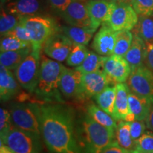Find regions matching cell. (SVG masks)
<instances>
[{
	"mask_svg": "<svg viewBox=\"0 0 153 153\" xmlns=\"http://www.w3.org/2000/svg\"><path fill=\"white\" fill-rule=\"evenodd\" d=\"M41 135L48 149L53 153H83L76 131L74 112L60 104L40 105Z\"/></svg>",
	"mask_w": 153,
	"mask_h": 153,
	"instance_id": "obj_1",
	"label": "cell"
},
{
	"mask_svg": "<svg viewBox=\"0 0 153 153\" xmlns=\"http://www.w3.org/2000/svg\"><path fill=\"white\" fill-rule=\"evenodd\" d=\"M76 131L83 153H101L114 140L115 132L96 122L87 114L76 122Z\"/></svg>",
	"mask_w": 153,
	"mask_h": 153,
	"instance_id": "obj_2",
	"label": "cell"
},
{
	"mask_svg": "<svg viewBox=\"0 0 153 153\" xmlns=\"http://www.w3.org/2000/svg\"><path fill=\"white\" fill-rule=\"evenodd\" d=\"M65 66L60 62L41 55L39 77L36 95L46 102L63 103L59 83Z\"/></svg>",
	"mask_w": 153,
	"mask_h": 153,
	"instance_id": "obj_3",
	"label": "cell"
},
{
	"mask_svg": "<svg viewBox=\"0 0 153 153\" xmlns=\"http://www.w3.org/2000/svg\"><path fill=\"white\" fill-rule=\"evenodd\" d=\"M0 136L1 143L15 153H41L43 150L40 134L14 127Z\"/></svg>",
	"mask_w": 153,
	"mask_h": 153,
	"instance_id": "obj_4",
	"label": "cell"
},
{
	"mask_svg": "<svg viewBox=\"0 0 153 153\" xmlns=\"http://www.w3.org/2000/svg\"><path fill=\"white\" fill-rule=\"evenodd\" d=\"M20 24L29 31L34 51H41L45 42L60 29L53 19L41 15L21 17Z\"/></svg>",
	"mask_w": 153,
	"mask_h": 153,
	"instance_id": "obj_5",
	"label": "cell"
},
{
	"mask_svg": "<svg viewBox=\"0 0 153 153\" xmlns=\"http://www.w3.org/2000/svg\"><path fill=\"white\" fill-rule=\"evenodd\" d=\"M9 112L14 127L41 135L40 105L35 103H14L11 105Z\"/></svg>",
	"mask_w": 153,
	"mask_h": 153,
	"instance_id": "obj_6",
	"label": "cell"
},
{
	"mask_svg": "<svg viewBox=\"0 0 153 153\" xmlns=\"http://www.w3.org/2000/svg\"><path fill=\"white\" fill-rule=\"evenodd\" d=\"M41 66V51H33L14 70L15 77L21 87L34 93L37 87Z\"/></svg>",
	"mask_w": 153,
	"mask_h": 153,
	"instance_id": "obj_7",
	"label": "cell"
},
{
	"mask_svg": "<svg viewBox=\"0 0 153 153\" xmlns=\"http://www.w3.org/2000/svg\"><path fill=\"white\" fill-rule=\"evenodd\" d=\"M130 91L153 103V72L144 65L132 70L127 81Z\"/></svg>",
	"mask_w": 153,
	"mask_h": 153,
	"instance_id": "obj_8",
	"label": "cell"
},
{
	"mask_svg": "<svg viewBox=\"0 0 153 153\" xmlns=\"http://www.w3.org/2000/svg\"><path fill=\"white\" fill-rule=\"evenodd\" d=\"M138 21V16L133 6L115 3L110 18L106 24L114 31L133 29Z\"/></svg>",
	"mask_w": 153,
	"mask_h": 153,
	"instance_id": "obj_9",
	"label": "cell"
},
{
	"mask_svg": "<svg viewBox=\"0 0 153 153\" xmlns=\"http://www.w3.org/2000/svg\"><path fill=\"white\" fill-rule=\"evenodd\" d=\"M82 75L77 70L65 67L61 74L59 88L60 92L67 99H85L82 87Z\"/></svg>",
	"mask_w": 153,
	"mask_h": 153,
	"instance_id": "obj_10",
	"label": "cell"
},
{
	"mask_svg": "<svg viewBox=\"0 0 153 153\" xmlns=\"http://www.w3.org/2000/svg\"><path fill=\"white\" fill-rule=\"evenodd\" d=\"M73 45L71 40L59 30L44 44L43 52L50 58L62 62L67 60Z\"/></svg>",
	"mask_w": 153,
	"mask_h": 153,
	"instance_id": "obj_11",
	"label": "cell"
},
{
	"mask_svg": "<svg viewBox=\"0 0 153 153\" xmlns=\"http://www.w3.org/2000/svg\"><path fill=\"white\" fill-rule=\"evenodd\" d=\"M102 70L108 76L111 83H123L131 73V68L127 60L116 55L106 56Z\"/></svg>",
	"mask_w": 153,
	"mask_h": 153,
	"instance_id": "obj_12",
	"label": "cell"
},
{
	"mask_svg": "<svg viewBox=\"0 0 153 153\" xmlns=\"http://www.w3.org/2000/svg\"><path fill=\"white\" fill-rule=\"evenodd\" d=\"M61 15L70 26L93 28L88 12L87 0H72Z\"/></svg>",
	"mask_w": 153,
	"mask_h": 153,
	"instance_id": "obj_13",
	"label": "cell"
},
{
	"mask_svg": "<svg viewBox=\"0 0 153 153\" xmlns=\"http://www.w3.org/2000/svg\"><path fill=\"white\" fill-rule=\"evenodd\" d=\"M115 41L116 31L106 23H104L94 37L91 47L101 56H110L114 55Z\"/></svg>",
	"mask_w": 153,
	"mask_h": 153,
	"instance_id": "obj_14",
	"label": "cell"
},
{
	"mask_svg": "<svg viewBox=\"0 0 153 153\" xmlns=\"http://www.w3.org/2000/svg\"><path fill=\"white\" fill-rule=\"evenodd\" d=\"M110 82L104 70L82 74V87L85 98L95 97L108 87Z\"/></svg>",
	"mask_w": 153,
	"mask_h": 153,
	"instance_id": "obj_15",
	"label": "cell"
},
{
	"mask_svg": "<svg viewBox=\"0 0 153 153\" xmlns=\"http://www.w3.org/2000/svg\"><path fill=\"white\" fill-rule=\"evenodd\" d=\"M114 5L115 2L114 1L87 0L88 12L94 29L97 30L101 24L108 22Z\"/></svg>",
	"mask_w": 153,
	"mask_h": 153,
	"instance_id": "obj_16",
	"label": "cell"
},
{
	"mask_svg": "<svg viewBox=\"0 0 153 153\" xmlns=\"http://www.w3.org/2000/svg\"><path fill=\"white\" fill-rule=\"evenodd\" d=\"M1 7L19 17L35 16L43 10V0H9Z\"/></svg>",
	"mask_w": 153,
	"mask_h": 153,
	"instance_id": "obj_17",
	"label": "cell"
},
{
	"mask_svg": "<svg viewBox=\"0 0 153 153\" xmlns=\"http://www.w3.org/2000/svg\"><path fill=\"white\" fill-rule=\"evenodd\" d=\"M20 85L11 70L0 65V97L1 101H7L20 92Z\"/></svg>",
	"mask_w": 153,
	"mask_h": 153,
	"instance_id": "obj_18",
	"label": "cell"
},
{
	"mask_svg": "<svg viewBox=\"0 0 153 153\" xmlns=\"http://www.w3.org/2000/svg\"><path fill=\"white\" fill-rule=\"evenodd\" d=\"M116 98L113 118L116 121L125 120L130 113L128 105L130 89L125 82L116 84Z\"/></svg>",
	"mask_w": 153,
	"mask_h": 153,
	"instance_id": "obj_19",
	"label": "cell"
},
{
	"mask_svg": "<svg viewBox=\"0 0 153 153\" xmlns=\"http://www.w3.org/2000/svg\"><path fill=\"white\" fill-rule=\"evenodd\" d=\"M146 52V43L139 38L133 35V41L131 47L124 56L131 66V70L143 65Z\"/></svg>",
	"mask_w": 153,
	"mask_h": 153,
	"instance_id": "obj_20",
	"label": "cell"
},
{
	"mask_svg": "<svg viewBox=\"0 0 153 153\" xmlns=\"http://www.w3.org/2000/svg\"><path fill=\"white\" fill-rule=\"evenodd\" d=\"M152 103L148 99L130 91L128 105L130 113L135 116V120H146Z\"/></svg>",
	"mask_w": 153,
	"mask_h": 153,
	"instance_id": "obj_21",
	"label": "cell"
},
{
	"mask_svg": "<svg viewBox=\"0 0 153 153\" xmlns=\"http://www.w3.org/2000/svg\"><path fill=\"white\" fill-rule=\"evenodd\" d=\"M60 31L65 34L73 43L87 45L93 37L96 30L93 28L79 27V26H68L60 28Z\"/></svg>",
	"mask_w": 153,
	"mask_h": 153,
	"instance_id": "obj_22",
	"label": "cell"
},
{
	"mask_svg": "<svg viewBox=\"0 0 153 153\" xmlns=\"http://www.w3.org/2000/svg\"><path fill=\"white\" fill-rule=\"evenodd\" d=\"M33 51L32 46L13 51L1 52L0 62L1 65L9 70H15L24 59Z\"/></svg>",
	"mask_w": 153,
	"mask_h": 153,
	"instance_id": "obj_23",
	"label": "cell"
},
{
	"mask_svg": "<svg viewBox=\"0 0 153 153\" xmlns=\"http://www.w3.org/2000/svg\"><path fill=\"white\" fill-rule=\"evenodd\" d=\"M115 138L120 147L128 151L135 150V141L131 135V122L119 120L115 131Z\"/></svg>",
	"mask_w": 153,
	"mask_h": 153,
	"instance_id": "obj_24",
	"label": "cell"
},
{
	"mask_svg": "<svg viewBox=\"0 0 153 153\" xmlns=\"http://www.w3.org/2000/svg\"><path fill=\"white\" fill-rule=\"evenodd\" d=\"M132 33L145 43H153V16H139Z\"/></svg>",
	"mask_w": 153,
	"mask_h": 153,
	"instance_id": "obj_25",
	"label": "cell"
},
{
	"mask_svg": "<svg viewBox=\"0 0 153 153\" xmlns=\"http://www.w3.org/2000/svg\"><path fill=\"white\" fill-rule=\"evenodd\" d=\"M87 114L93 120L101 124V126H104L112 131L115 132L116 131L117 126L116 123V120L110 114L101 109L99 106L95 104L88 105L87 107Z\"/></svg>",
	"mask_w": 153,
	"mask_h": 153,
	"instance_id": "obj_26",
	"label": "cell"
},
{
	"mask_svg": "<svg viewBox=\"0 0 153 153\" xmlns=\"http://www.w3.org/2000/svg\"><path fill=\"white\" fill-rule=\"evenodd\" d=\"M116 85L114 87L108 86L101 92L95 96L96 102L101 109L108 113L111 116H114V103L116 98Z\"/></svg>",
	"mask_w": 153,
	"mask_h": 153,
	"instance_id": "obj_27",
	"label": "cell"
},
{
	"mask_svg": "<svg viewBox=\"0 0 153 153\" xmlns=\"http://www.w3.org/2000/svg\"><path fill=\"white\" fill-rule=\"evenodd\" d=\"M106 56H101L98 53L89 51V54L79 66L75 68L82 74L91 73L100 70L102 68L103 63Z\"/></svg>",
	"mask_w": 153,
	"mask_h": 153,
	"instance_id": "obj_28",
	"label": "cell"
},
{
	"mask_svg": "<svg viewBox=\"0 0 153 153\" xmlns=\"http://www.w3.org/2000/svg\"><path fill=\"white\" fill-rule=\"evenodd\" d=\"M133 34L131 30H123L116 32L114 54L124 57L131 47Z\"/></svg>",
	"mask_w": 153,
	"mask_h": 153,
	"instance_id": "obj_29",
	"label": "cell"
},
{
	"mask_svg": "<svg viewBox=\"0 0 153 153\" xmlns=\"http://www.w3.org/2000/svg\"><path fill=\"white\" fill-rule=\"evenodd\" d=\"M21 17L7 11L3 7H1L0 15V33L1 37L6 35L17 25L20 24Z\"/></svg>",
	"mask_w": 153,
	"mask_h": 153,
	"instance_id": "obj_30",
	"label": "cell"
},
{
	"mask_svg": "<svg viewBox=\"0 0 153 153\" xmlns=\"http://www.w3.org/2000/svg\"><path fill=\"white\" fill-rule=\"evenodd\" d=\"M89 51L85 45L74 43L73 47L66 60V64L70 67L79 66L89 54Z\"/></svg>",
	"mask_w": 153,
	"mask_h": 153,
	"instance_id": "obj_31",
	"label": "cell"
},
{
	"mask_svg": "<svg viewBox=\"0 0 153 153\" xmlns=\"http://www.w3.org/2000/svg\"><path fill=\"white\" fill-rule=\"evenodd\" d=\"M32 46L31 43L18 39L16 37L11 36H4L1 38L0 50L1 52L6 51H13Z\"/></svg>",
	"mask_w": 153,
	"mask_h": 153,
	"instance_id": "obj_32",
	"label": "cell"
},
{
	"mask_svg": "<svg viewBox=\"0 0 153 153\" xmlns=\"http://www.w3.org/2000/svg\"><path fill=\"white\" fill-rule=\"evenodd\" d=\"M135 150L138 152H153V133L147 131L135 140Z\"/></svg>",
	"mask_w": 153,
	"mask_h": 153,
	"instance_id": "obj_33",
	"label": "cell"
},
{
	"mask_svg": "<svg viewBox=\"0 0 153 153\" xmlns=\"http://www.w3.org/2000/svg\"><path fill=\"white\" fill-rule=\"evenodd\" d=\"M132 6L139 16H152L153 0H134Z\"/></svg>",
	"mask_w": 153,
	"mask_h": 153,
	"instance_id": "obj_34",
	"label": "cell"
},
{
	"mask_svg": "<svg viewBox=\"0 0 153 153\" xmlns=\"http://www.w3.org/2000/svg\"><path fill=\"white\" fill-rule=\"evenodd\" d=\"M4 36H14V37H16L18 39L22 40V41L29 42V43H31V38H30L29 31L22 24L17 25L16 27L13 28L11 31H9V33H7Z\"/></svg>",
	"mask_w": 153,
	"mask_h": 153,
	"instance_id": "obj_35",
	"label": "cell"
},
{
	"mask_svg": "<svg viewBox=\"0 0 153 153\" xmlns=\"http://www.w3.org/2000/svg\"><path fill=\"white\" fill-rule=\"evenodd\" d=\"M147 126L145 120H135L131 122V135L134 140H137L144 134Z\"/></svg>",
	"mask_w": 153,
	"mask_h": 153,
	"instance_id": "obj_36",
	"label": "cell"
},
{
	"mask_svg": "<svg viewBox=\"0 0 153 153\" xmlns=\"http://www.w3.org/2000/svg\"><path fill=\"white\" fill-rule=\"evenodd\" d=\"M12 128H14V126L11 123L10 112L5 108H1V110H0V133H4Z\"/></svg>",
	"mask_w": 153,
	"mask_h": 153,
	"instance_id": "obj_37",
	"label": "cell"
},
{
	"mask_svg": "<svg viewBox=\"0 0 153 153\" xmlns=\"http://www.w3.org/2000/svg\"><path fill=\"white\" fill-rule=\"evenodd\" d=\"M143 65L153 72V43H146V52Z\"/></svg>",
	"mask_w": 153,
	"mask_h": 153,
	"instance_id": "obj_38",
	"label": "cell"
},
{
	"mask_svg": "<svg viewBox=\"0 0 153 153\" xmlns=\"http://www.w3.org/2000/svg\"><path fill=\"white\" fill-rule=\"evenodd\" d=\"M71 1L72 0H48L50 5L60 14L65 10Z\"/></svg>",
	"mask_w": 153,
	"mask_h": 153,
	"instance_id": "obj_39",
	"label": "cell"
},
{
	"mask_svg": "<svg viewBox=\"0 0 153 153\" xmlns=\"http://www.w3.org/2000/svg\"><path fill=\"white\" fill-rule=\"evenodd\" d=\"M130 151L126 150L120 147L116 140H114L101 153H128Z\"/></svg>",
	"mask_w": 153,
	"mask_h": 153,
	"instance_id": "obj_40",
	"label": "cell"
},
{
	"mask_svg": "<svg viewBox=\"0 0 153 153\" xmlns=\"http://www.w3.org/2000/svg\"><path fill=\"white\" fill-rule=\"evenodd\" d=\"M145 123H146L147 128L153 132V103L151 106L150 111L149 112L146 120H145Z\"/></svg>",
	"mask_w": 153,
	"mask_h": 153,
	"instance_id": "obj_41",
	"label": "cell"
},
{
	"mask_svg": "<svg viewBox=\"0 0 153 153\" xmlns=\"http://www.w3.org/2000/svg\"><path fill=\"white\" fill-rule=\"evenodd\" d=\"M0 153H14V152L10 148H9L8 147L4 145L2 143H1V145H0Z\"/></svg>",
	"mask_w": 153,
	"mask_h": 153,
	"instance_id": "obj_42",
	"label": "cell"
},
{
	"mask_svg": "<svg viewBox=\"0 0 153 153\" xmlns=\"http://www.w3.org/2000/svg\"><path fill=\"white\" fill-rule=\"evenodd\" d=\"M116 4H123L133 5L134 0H112Z\"/></svg>",
	"mask_w": 153,
	"mask_h": 153,
	"instance_id": "obj_43",
	"label": "cell"
},
{
	"mask_svg": "<svg viewBox=\"0 0 153 153\" xmlns=\"http://www.w3.org/2000/svg\"><path fill=\"white\" fill-rule=\"evenodd\" d=\"M9 0H1V6H4L6 3L8 2Z\"/></svg>",
	"mask_w": 153,
	"mask_h": 153,
	"instance_id": "obj_44",
	"label": "cell"
},
{
	"mask_svg": "<svg viewBox=\"0 0 153 153\" xmlns=\"http://www.w3.org/2000/svg\"><path fill=\"white\" fill-rule=\"evenodd\" d=\"M128 153H137V151L136 150H133V151H130Z\"/></svg>",
	"mask_w": 153,
	"mask_h": 153,
	"instance_id": "obj_45",
	"label": "cell"
},
{
	"mask_svg": "<svg viewBox=\"0 0 153 153\" xmlns=\"http://www.w3.org/2000/svg\"><path fill=\"white\" fill-rule=\"evenodd\" d=\"M93 1H113L112 0H93Z\"/></svg>",
	"mask_w": 153,
	"mask_h": 153,
	"instance_id": "obj_46",
	"label": "cell"
},
{
	"mask_svg": "<svg viewBox=\"0 0 153 153\" xmlns=\"http://www.w3.org/2000/svg\"><path fill=\"white\" fill-rule=\"evenodd\" d=\"M137 153H153V152H137Z\"/></svg>",
	"mask_w": 153,
	"mask_h": 153,
	"instance_id": "obj_47",
	"label": "cell"
},
{
	"mask_svg": "<svg viewBox=\"0 0 153 153\" xmlns=\"http://www.w3.org/2000/svg\"><path fill=\"white\" fill-rule=\"evenodd\" d=\"M51 153H53V152H51Z\"/></svg>",
	"mask_w": 153,
	"mask_h": 153,
	"instance_id": "obj_48",
	"label": "cell"
},
{
	"mask_svg": "<svg viewBox=\"0 0 153 153\" xmlns=\"http://www.w3.org/2000/svg\"><path fill=\"white\" fill-rule=\"evenodd\" d=\"M14 153H15V152H14Z\"/></svg>",
	"mask_w": 153,
	"mask_h": 153,
	"instance_id": "obj_49",
	"label": "cell"
},
{
	"mask_svg": "<svg viewBox=\"0 0 153 153\" xmlns=\"http://www.w3.org/2000/svg\"><path fill=\"white\" fill-rule=\"evenodd\" d=\"M152 16H153V14H152Z\"/></svg>",
	"mask_w": 153,
	"mask_h": 153,
	"instance_id": "obj_50",
	"label": "cell"
}]
</instances>
